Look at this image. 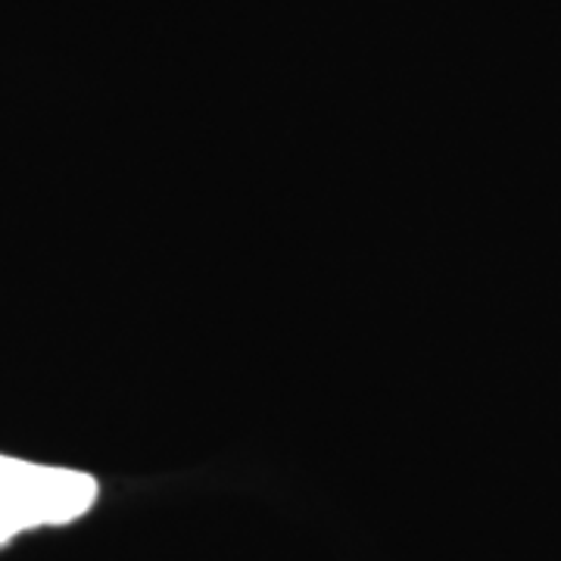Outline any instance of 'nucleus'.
<instances>
[{"label": "nucleus", "instance_id": "nucleus-1", "mask_svg": "<svg viewBox=\"0 0 561 561\" xmlns=\"http://www.w3.org/2000/svg\"><path fill=\"white\" fill-rule=\"evenodd\" d=\"M98 502V481L84 471L0 456V542L22 530L69 524Z\"/></svg>", "mask_w": 561, "mask_h": 561}]
</instances>
